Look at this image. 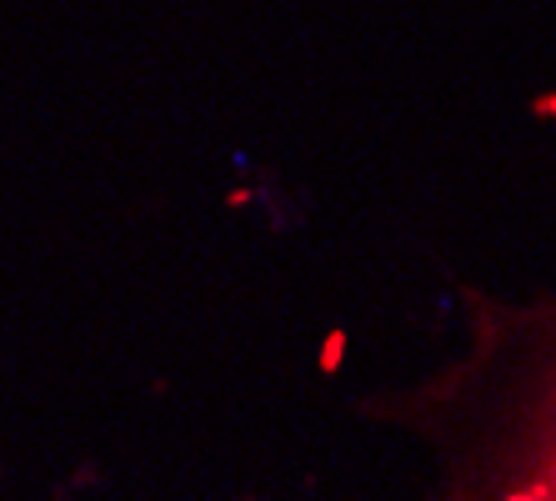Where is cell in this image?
Wrapping results in <instances>:
<instances>
[{
    "label": "cell",
    "mask_w": 556,
    "mask_h": 501,
    "mask_svg": "<svg viewBox=\"0 0 556 501\" xmlns=\"http://www.w3.org/2000/svg\"><path fill=\"white\" fill-rule=\"evenodd\" d=\"M481 361L506 366V391H536L531 411L521 421V436L511 431V451L501 456L496 486L476 501H556V296L481 316Z\"/></svg>",
    "instance_id": "obj_1"
}]
</instances>
